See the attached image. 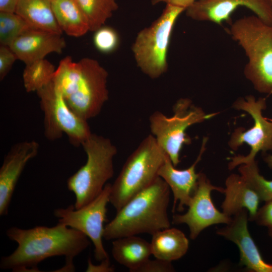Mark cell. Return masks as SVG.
<instances>
[{
  "label": "cell",
  "mask_w": 272,
  "mask_h": 272,
  "mask_svg": "<svg viewBox=\"0 0 272 272\" xmlns=\"http://www.w3.org/2000/svg\"><path fill=\"white\" fill-rule=\"evenodd\" d=\"M87 155L86 163L67 180V189L76 197L80 209L96 198L114 174L113 158L117 148L111 140L95 133L82 145Z\"/></svg>",
  "instance_id": "5"
},
{
  "label": "cell",
  "mask_w": 272,
  "mask_h": 272,
  "mask_svg": "<svg viewBox=\"0 0 272 272\" xmlns=\"http://www.w3.org/2000/svg\"><path fill=\"white\" fill-rule=\"evenodd\" d=\"M17 59L14 52L9 46H0V80H3L11 70Z\"/></svg>",
  "instance_id": "30"
},
{
  "label": "cell",
  "mask_w": 272,
  "mask_h": 272,
  "mask_svg": "<svg viewBox=\"0 0 272 272\" xmlns=\"http://www.w3.org/2000/svg\"><path fill=\"white\" fill-rule=\"evenodd\" d=\"M254 222L259 226L266 227L268 235L272 239V200L265 202L259 208Z\"/></svg>",
  "instance_id": "28"
},
{
  "label": "cell",
  "mask_w": 272,
  "mask_h": 272,
  "mask_svg": "<svg viewBox=\"0 0 272 272\" xmlns=\"http://www.w3.org/2000/svg\"><path fill=\"white\" fill-rule=\"evenodd\" d=\"M167 156L152 134L141 142L111 184L109 202L116 212L157 179Z\"/></svg>",
  "instance_id": "6"
},
{
  "label": "cell",
  "mask_w": 272,
  "mask_h": 272,
  "mask_svg": "<svg viewBox=\"0 0 272 272\" xmlns=\"http://www.w3.org/2000/svg\"><path fill=\"white\" fill-rule=\"evenodd\" d=\"M173 111L171 117L155 111L150 116L149 122L151 134L176 167L180 162V153L183 145L191 143L186 133L187 128L208 120L218 113H206L187 98L178 99L173 106Z\"/></svg>",
  "instance_id": "8"
},
{
  "label": "cell",
  "mask_w": 272,
  "mask_h": 272,
  "mask_svg": "<svg viewBox=\"0 0 272 272\" xmlns=\"http://www.w3.org/2000/svg\"><path fill=\"white\" fill-rule=\"evenodd\" d=\"M241 7L249 9L265 23L272 25L270 0H197L185 11L192 20L221 25L229 21L233 12Z\"/></svg>",
  "instance_id": "13"
},
{
  "label": "cell",
  "mask_w": 272,
  "mask_h": 272,
  "mask_svg": "<svg viewBox=\"0 0 272 272\" xmlns=\"http://www.w3.org/2000/svg\"><path fill=\"white\" fill-rule=\"evenodd\" d=\"M114 268L111 266L109 258L105 259L101 261L100 264L94 265L89 259L88 260V267L87 271H113Z\"/></svg>",
  "instance_id": "31"
},
{
  "label": "cell",
  "mask_w": 272,
  "mask_h": 272,
  "mask_svg": "<svg viewBox=\"0 0 272 272\" xmlns=\"http://www.w3.org/2000/svg\"><path fill=\"white\" fill-rule=\"evenodd\" d=\"M34 28L16 13L0 12V44L10 46L22 34Z\"/></svg>",
  "instance_id": "25"
},
{
  "label": "cell",
  "mask_w": 272,
  "mask_h": 272,
  "mask_svg": "<svg viewBox=\"0 0 272 272\" xmlns=\"http://www.w3.org/2000/svg\"><path fill=\"white\" fill-rule=\"evenodd\" d=\"M248 212L243 209L232 218L225 227L217 229V234L234 243L240 252V264L250 271L272 272V264L262 257L248 229Z\"/></svg>",
  "instance_id": "14"
},
{
  "label": "cell",
  "mask_w": 272,
  "mask_h": 272,
  "mask_svg": "<svg viewBox=\"0 0 272 272\" xmlns=\"http://www.w3.org/2000/svg\"><path fill=\"white\" fill-rule=\"evenodd\" d=\"M170 189L158 176L148 187L129 200L116 212L104 228L103 238L107 240L146 233L169 228L168 215Z\"/></svg>",
  "instance_id": "3"
},
{
  "label": "cell",
  "mask_w": 272,
  "mask_h": 272,
  "mask_svg": "<svg viewBox=\"0 0 272 272\" xmlns=\"http://www.w3.org/2000/svg\"><path fill=\"white\" fill-rule=\"evenodd\" d=\"M152 254L156 258L172 262L183 257L189 247V241L180 230L172 228L160 230L152 235Z\"/></svg>",
  "instance_id": "20"
},
{
  "label": "cell",
  "mask_w": 272,
  "mask_h": 272,
  "mask_svg": "<svg viewBox=\"0 0 272 272\" xmlns=\"http://www.w3.org/2000/svg\"><path fill=\"white\" fill-rule=\"evenodd\" d=\"M266 101L265 98L257 99L254 96L249 95L238 98L233 103L234 109L244 111L250 114L254 124L248 129L240 127L232 132L228 142L232 150H237L244 143L249 146L251 149L245 156L238 155L232 157L228 164L230 170L255 161L256 155L260 151L264 153L272 150V120L262 115V111L266 108Z\"/></svg>",
  "instance_id": "10"
},
{
  "label": "cell",
  "mask_w": 272,
  "mask_h": 272,
  "mask_svg": "<svg viewBox=\"0 0 272 272\" xmlns=\"http://www.w3.org/2000/svg\"><path fill=\"white\" fill-rule=\"evenodd\" d=\"M112 245L114 259L130 272H134L152 254L151 243L135 235L114 239Z\"/></svg>",
  "instance_id": "19"
},
{
  "label": "cell",
  "mask_w": 272,
  "mask_h": 272,
  "mask_svg": "<svg viewBox=\"0 0 272 272\" xmlns=\"http://www.w3.org/2000/svg\"><path fill=\"white\" fill-rule=\"evenodd\" d=\"M93 43L100 52L110 53L118 47L120 38L117 31L113 28L103 26L95 31Z\"/></svg>",
  "instance_id": "27"
},
{
  "label": "cell",
  "mask_w": 272,
  "mask_h": 272,
  "mask_svg": "<svg viewBox=\"0 0 272 272\" xmlns=\"http://www.w3.org/2000/svg\"><path fill=\"white\" fill-rule=\"evenodd\" d=\"M108 77L106 69L94 59L74 62L66 56L60 61L53 80L72 110L88 120L99 114L108 99Z\"/></svg>",
  "instance_id": "2"
},
{
  "label": "cell",
  "mask_w": 272,
  "mask_h": 272,
  "mask_svg": "<svg viewBox=\"0 0 272 272\" xmlns=\"http://www.w3.org/2000/svg\"><path fill=\"white\" fill-rule=\"evenodd\" d=\"M84 14L90 31L95 32L104 25L118 8L116 0H76Z\"/></svg>",
  "instance_id": "23"
},
{
  "label": "cell",
  "mask_w": 272,
  "mask_h": 272,
  "mask_svg": "<svg viewBox=\"0 0 272 272\" xmlns=\"http://www.w3.org/2000/svg\"><path fill=\"white\" fill-rule=\"evenodd\" d=\"M39 144L35 141L14 145L5 156L0 168V215L8 214L16 186L27 163L38 154Z\"/></svg>",
  "instance_id": "15"
},
{
  "label": "cell",
  "mask_w": 272,
  "mask_h": 272,
  "mask_svg": "<svg viewBox=\"0 0 272 272\" xmlns=\"http://www.w3.org/2000/svg\"><path fill=\"white\" fill-rule=\"evenodd\" d=\"M36 92L44 112L45 137L55 141L64 133L72 145L82 146L92 133L87 120L78 116L69 107L53 79Z\"/></svg>",
  "instance_id": "9"
},
{
  "label": "cell",
  "mask_w": 272,
  "mask_h": 272,
  "mask_svg": "<svg viewBox=\"0 0 272 272\" xmlns=\"http://www.w3.org/2000/svg\"><path fill=\"white\" fill-rule=\"evenodd\" d=\"M263 160L268 167L272 169V154H265L263 157Z\"/></svg>",
  "instance_id": "34"
},
{
  "label": "cell",
  "mask_w": 272,
  "mask_h": 272,
  "mask_svg": "<svg viewBox=\"0 0 272 272\" xmlns=\"http://www.w3.org/2000/svg\"><path fill=\"white\" fill-rule=\"evenodd\" d=\"M238 171L256 191L261 201L272 200V180L260 174L257 161L239 165Z\"/></svg>",
  "instance_id": "26"
},
{
  "label": "cell",
  "mask_w": 272,
  "mask_h": 272,
  "mask_svg": "<svg viewBox=\"0 0 272 272\" xmlns=\"http://www.w3.org/2000/svg\"><path fill=\"white\" fill-rule=\"evenodd\" d=\"M213 190L223 193L224 188L213 185L204 173H199L197 187L188 206L187 211L183 214L173 216V224H185L188 227L191 239H196L209 226L227 224L232 220V217L215 207L211 195Z\"/></svg>",
  "instance_id": "12"
},
{
  "label": "cell",
  "mask_w": 272,
  "mask_h": 272,
  "mask_svg": "<svg viewBox=\"0 0 272 272\" xmlns=\"http://www.w3.org/2000/svg\"><path fill=\"white\" fill-rule=\"evenodd\" d=\"M19 0H0V12L16 13Z\"/></svg>",
  "instance_id": "32"
},
{
  "label": "cell",
  "mask_w": 272,
  "mask_h": 272,
  "mask_svg": "<svg viewBox=\"0 0 272 272\" xmlns=\"http://www.w3.org/2000/svg\"><path fill=\"white\" fill-rule=\"evenodd\" d=\"M16 13L33 28L61 35L50 0H19Z\"/></svg>",
  "instance_id": "21"
},
{
  "label": "cell",
  "mask_w": 272,
  "mask_h": 272,
  "mask_svg": "<svg viewBox=\"0 0 272 272\" xmlns=\"http://www.w3.org/2000/svg\"><path fill=\"white\" fill-rule=\"evenodd\" d=\"M6 235L18 246L11 254L2 257L0 267L17 272L38 271L39 263L55 256L65 257L63 271H73V259L90 244L84 233L58 223L52 227L23 229L12 227L7 230Z\"/></svg>",
  "instance_id": "1"
},
{
  "label": "cell",
  "mask_w": 272,
  "mask_h": 272,
  "mask_svg": "<svg viewBox=\"0 0 272 272\" xmlns=\"http://www.w3.org/2000/svg\"><path fill=\"white\" fill-rule=\"evenodd\" d=\"M185 9L166 4L161 16L150 26L141 30L132 45L138 67L152 79L168 70V52L175 24Z\"/></svg>",
  "instance_id": "7"
},
{
  "label": "cell",
  "mask_w": 272,
  "mask_h": 272,
  "mask_svg": "<svg viewBox=\"0 0 272 272\" xmlns=\"http://www.w3.org/2000/svg\"><path fill=\"white\" fill-rule=\"evenodd\" d=\"M56 21L62 32L78 37L90 31L87 20L76 0H50Z\"/></svg>",
  "instance_id": "22"
},
{
  "label": "cell",
  "mask_w": 272,
  "mask_h": 272,
  "mask_svg": "<svg viewBox=\"0 0 272 272\" xmlns=\"http://www.w3.org/2000/svg\"><path fill=\"white\" fill-rule=\"evenodd\" d=\"M229 31L247 57L246 78L257 92L272 94V25L255 15L245 16L233 22Z\"/></svg>",
  "instance_id": "4"
},
{
  "label": "cell",
  "mask_w": 272,
  "mask_h": 272,
  "mask_svg": "<svg viewBox=\"0 0 272 272\" xmlns=\"http://www.w3.org/2000/svg\"><path fill=\"white\" fill-rule=\"evenodd\" d=\"M270 3H271V6H272V0H270Z\"/></svg>",
  "instance_id": "35"
},
{
  "label": "cell",
  "mask_w": 272,
  "mask_h": 272,
  "mask_svg": "<svg viewBox=\"0 0 272 272\" xmlns=\"http://www.w3.org/2000/svg\"><path fill=\"white\" fill-rule=\"evenodd\" d=\"M55 70L54 66L44 58L26 64L23 80L26 92H37L49 83Z\"/></svg>",
  "instance_id": "24"
},
{
  "label": "cell",
  "mask_w": 272,
  "mask_h": 272,
  "mask_svg": "<svg viewBox=\"0 0 272 272\" xmlns=\"http://www.w3.org/2000/svg\"><path fill=\"white\" fill-rule=\"evenodd\" d=\"M197 0H152V4L155 5L161 3L170 4L186 9Z\"/></svg>",
  "instance_id": "33"
},
{
  "label": "cell",
  "mask_w": 272,
  "mask_h": 272,
  "mask_svg": "<svg viewBox=\"0 0 272 272\" xmlns=\"http://www.w3.org/2000/svg\"><path fill=\"white\" fill-rule=\"evenodd\" d=\"M208 138L204 137L196 159L188 168L177 169L167 156L159 170L158 176L165 181L173 193V212L175 211L177 202V210L178 212H182L184 206L188 207L197 188L199 173L196 172L195 167L201 159Z\"/></svg>",
  "instance_id": "16"
},
{
  "label": "cell",
  "mask_w": 272,
  "mask_h": 272,
  "mask_svg": "<svg viewBox=\"0 0 272 272\" xmlns=\"http://www.w3.org/2000/svg\"><path fill=\"white\" fill-rule=\"evenodd\" d=\"M111 186L110 183L106 184L96 198L80 209H76L74 205H71L66 208H58L53 211L58 223L82 232L91 240L94 247L95 259L99 261L109 258L102 239Z\"/></svg>",
  "instance_id": "11"
},
{
  "label": "cell",
  "mask_w": 272,
  "mask_h": 272,
  "mask_svg": "<svg viewBox=\"0 0 272 272\" xmlns=\"http://www.w3.org/2000/svg\"><path fill=\"white\" fill-rule=\"evenodd\" d=\"M225 186L222 212L232 217L245 209L248 212L249 221L254 222L261 201L256 191L240 174L230 175L225 181Z\"/></svg>",
  "instance_id": "18"
},
{
  "label": "cell",
  "mask_w": 272,
  "mask_h": 272,
  "mask_svg": "<svg viewBox=\"0 0 272 272\" xmlns=\"http://www.w3.org/2000/svg\"><path fill=\"white\" fill-rule=\"evenodd\" d=\"M60 34L31 28L19 36L9 46L17 59L26 64L44 59L47 54L60 53L65 47Z\"/></svg>",
  "instance_id": "17"
},
{
  "label": "cell",
  "mask_w": 272,
  "mask_h": 272,
  "mask_svg": "<svg viewBox=\"0 0 272 272\" xmlns=\"http://www.w3.org/2000/svg\"><path fill=\"white\" fill-rule=\"evenodd\" d=\"M175 269L171 262L156 258H149L138 267L134 272H173Z\"/></svg>",
  "instance_id": "29"
}]
</instances>
